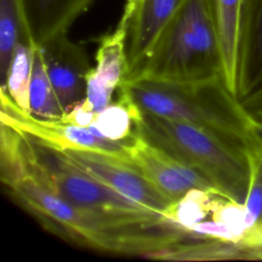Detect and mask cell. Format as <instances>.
<instances>
[{
  "label": "cell",
  "mask_w": 262,
  "mask_h": 262,
  "mask_svg": "<svg viewBox=\"0 0 262 262\" xmlns=\"http://www.w3.org/2000/svg\"><path fill=\"white\" fill-rule=\"evenodd\" d=\"M0 178L11 199L45 229L82 247L151 258L189 237L166 219L138 220L73 205L15 162H0Z\"/></svg>",
  "instance_id": "1"
},
{
  "label": "cell",
  "mask_w": 262,
  "mask_h": 262,
  "mask_svg": "<svg viewBox=\"0 0 262 262\" xmlns=\"http://www.w3.org/2000/svg\"><path fill=\"white\" fill-rule=\"evenodd\" d=\"M143 113L210 130L247 149L262 142V132L221 77L195 83L128 80L119 88Z\"/></svg>",
  "instance_id": "2"
},
{
  "label": "cell",
  "mask_w": 262,
  "mask_h": 262,
  "mask_svg": "<svg viewBox=\"0 0 262 262\" xmlns=\"http://www.w3.org/2000/svg\"><path fill=\"white\" fill-rule=\"evenodd\" d=\"M219 77L222 64L211 1L184 0L126 81L185 84Z\"/></svg>",
  "instance_id": "3"
},
{
  "label": "cell",
  "mask_w": 262,
  "mask_h": 262,
  "mask_svg": "<svg viewBox=\"0 0 262 262\" xmlns=\"http://www.w3.org/2000/svg\"><path fill=\"white\" fill-rule=\"evenodd\" d=\"M136 128L143 138L203 174L222 196L244 203L249 180L246 149L202 127L141 111Z\"/></svg>",
  "instance_id": "4"
},
{
  "label": "cell",
  "mask_w": 262,
  "mask_h": 262,
  "mask_svg": "<svg viewBox=\"0 0 262 262\" xmlns=\"http://www.w3.org/2000/svg\"><path fill=\"white\" fill-rule=\"evenodd\" d=\"M1 123L11 126L28 136L55 147L66 149H88L107 154L129 163L128 140H112L97 135L89 127L63 123L60 120H45L20 110L9 95L1 90Z\"/></svg>",
  "instance_id": "5"
},
{
  "label": "cell",
  "mask_w": 262,
  "mask_h": 262,
  "mask_svg": "<svg viewBox=\"0 0 262 262\" xmlns=\"http://www.w3.org/2000/svg\"><path fill=\"white\" fill-rule=\"evenodd\" d=\"M61 151L76 165L103 184L162 216L174 203L160 192L133 165L126 161L88 149H66Z\"/></svg>",
  "instance_id": "6"
},
{
  "label": "cell",
  "mask_w": 262,
  "mask_h": 262,
  "mask_svg": "<svg viewBox=\"0 0 262 262\" xmlns=\"http://www.w3.org/2000/svg\"><path fill=\"white\" fill-rule=\"evenodd\" d=\"M128 154L129 163L174 203L191 189L220 194L203 174L152 144L138 132L128 147Z\"/></svg>",
  "instance_id": "7"
},
{
  "label": "cell",
  "mask_w": 262,
  "mask_h": 262,
  "mask_svg": "<svg viewBox=\"0 0 262 262\" xmlns=\"http://www.w3.org/2000/svg\"><path fill=\"white\" fill-rule=\"evenodd\" d=\"M40 47L48 76L66 115L86 97V77L91 70L88 57L84 48L73 42L68 33L50 39Z\"/></svg>",
  "instance_id": "8"
},
{
  "label": "cell",
  "mask_w": 262,
  "mask_h": 262,
  "mask_svg": "<svg viewBox=\"0 0 262 262\" xmlns=\"http://www.w3.org/2000/svg\"><path fill=\"white\" fill-rule=\"evenodd\" d=\"M96 64L86 77L84 101L93 112L99 113L113 100L114 91L128 78L127 28L118 23L114 32L102 36L95 54Z\"/></svg>",
  "instance_id": "9"
},
{
  "label": "cell",
  "mask_w": 262,
  "mask_h": 262,
  "mask_svg": "<svg viewBox=\"0 0 262 262\" xmlns=\"http://www.w3.org/2000/svg\"><path fill=\"white\" fill-rule=\"evenodd\" d=\"M183 1L125 0L119 21L127 28L129 75L149 54L160 34Z\"/></svg>",
  "instance_id": "10"
},
{
  "label": "cell",
  "mask_w": 262,
  "mask_h": 262,
  "mask_svg": "<svg viewBox=\"0 0 262 262\" xmlns=\"http://www.w3.org/2000/svg\"><path fill=\"white\" fill-rule=\"evenodd\" d=\"M23 20L33 46L68 33L94 0H18Z\"/></svg>",
  "instance_id": "11"
},
{
  "label": "cell",
  "mask_w": 262,
  "mask_h": 262,
  "mask_svg": "<svg viewBox=\"0 0 262 262\" xmlns=\"http://www.w3.org/2000/svg\"><path fill=\"white\" fill-rule=\"evenodd\" d=\"M219 40L222 79L237 98L243 17L246 0H210Z\"/></svg>",
  "instance_id": "12"
},
{
  "label": "cell",
  "mask_w": 262,
  "mask_h": 262,
  "mask_svg": "<svg viewBox=\"0 0 262 262\" xmlns=\"http://www.w3.org/2000/svg\"><path fill=\"white\" fill-rule=\"evenodd\" d=\"M262 79V0H246L238 79V97Z\"/></svg>",
  "instance_id": "13"
},
{
  "label": "cell",
  "mask_w": 262,
  "mask_h": 262,
  "mask_svg": "<svg viewBox=\"0 0 262 262\" xmlns=\"http://www.w3.org/2000/svg\"><path fill=\"white\" fill-rule=\"evenodd\" d=\"M31 114L45 120H59L64 112L48 76L40 46L34 47L30 81Z\"/></svg>",
  "instance_id": "14"
},
{
  "label": "cell",
  "mask_w": 262,
  "mask_h": 262,
  "mask_svg": "<svg viewBox=\"0 0 262 262\" xmlns=\"http://www.w3.org/2000/svg\"><path fill=\"white\" fill-rule=\"evenodd\" d=\"M139 116L138 107L119 93V99L97 113L89 128L97 135L112 140H128L137 134L136 121Z\"/></svg>",
  "instance_id": "15"
},
{
  "label": "cell",
  "mask_w": 262,
  "mask_h": 262,
  "mask_svg": "<svg viewBox=\"0 0 262 262\" xmlns=\"http://www.w3.org/2000/svg\"><path fill=\"white\" fill-rule=\"evenodd\" d=\"M19 41L32 45L20 12L18 0H0V78L5 85L13 51Z\"/></svg>",
  "instance_id": "16"
},
{
  "label": "cell",
  "mask_w": 262,
  "mask_h": 262,
  "mask_svg": "<svg viewBox=\"0 0 262 262\" xmlns=\"http://www.w3.org/2000/svg\"><path fill=\"white\" fill-rule=\"evenodd\" d=\"M34 47L25 41L17 43L9 63L5 85L1 87V90L6 92L13 102L27 113H31L30 81Z\"/></svg>",
  "instance_id": "17"
},
{
  "label": "cell",
  "mask_w": 262,
  "mask_h": 262,
  "mask_svg": "<svg viewBox=\"0 0 262 262\" xmlns=\"http://www.w3.org/2000/svg\"><path fill=\"white\" fill-rule=\"evenodd\" d=\"M246 157L249 168V180L244 205L249 228L262 219V142L248 147L246 149Z\"/></svg>",
  "instance_id": "18"
},
{
  "label": "cell",
  "mask_w": 262,
  "mask_h": 262,
  "mask_svg": "<svg viewBox=\"0 0 262 262\" xmlns=\"http://www.w3.org/2000/svg\"><path fill=\"white\" fill-rule=\"evenodd\" d=\"M241 103L259 125H262V79L254 84L241 98Z\"/></svg>",
  "instance_id": "19"
},
{
  "label": "cell",
  "mask_w": 262,
  "mask_h": 262,
  "mask_svg": "<svg viewBox=\"0 0 262 262\" xmlns=\"http://www.w3.org/2000/svg\"><path fill=\"white\" fill-rule=\"evenodd\" d=\"M97 113L93 112L92 108L87 105L84 99L75 105L69 113H67L61 119H59L63 123H68L75 126L80 127H89L95 121Z\"/></svg>",
  "instance_id": "20"
},
{
  "label": "cell",
  "mask_w": 262,
  "mask_h": 262,
  "mask_svg": "<svg viewBox=\"0 0 262 262\" xmlns=\"http://www.w3.org/2000/svg\"><path fill=\"white\" fill-rule=\"evenodd\" d=\"M241 243L262 253V219L257 221L245 231Z\"/></svg>",
  "instance_id": "21"
},
{
  "label": "cell",
  "mask_w": 262,
  "mask_h": 262,
  "mask_svg": "<svg viewBox=\"0 0 262 262\" xmlns=\"http://www.w3.org/2000/svg\"><path fill=\"white\" fill-rule=\"evenodd\" d=\"M258 129H259L260 131H262V126H261V125H258Z\"/></svg>",
  "instance_id": "22"
}]
</instances>
